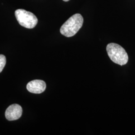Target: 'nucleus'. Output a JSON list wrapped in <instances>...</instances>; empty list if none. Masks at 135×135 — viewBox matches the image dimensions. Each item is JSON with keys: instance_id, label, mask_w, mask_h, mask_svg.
Instances as JSON below:
<instances>
[{"instance_id": "nucleus-4", "label": "nucleus", "mask_w": 135, "mask_h": 135, "mask_svg": "<svg viewBox=\"0 0 135 135\" xmlns=\"http://www.w3.org/2000/svg\"><path fill=\"white\" fill-rule=\"evenodd\" d=\"M23 110L18 104H13L9 107L5 112V117L9 121H14L19 119L22 115Z\"/></svg>"}, {"instance_id": "nucleus-6", "label": "nucleus", "mask_w": 135, "mask_h": 135, "mask_svg": "<svg viewBox=\"0 0 135 135\" xmlns=\"http://www.w3.org/2000/svg\"><path fill=\"white\" fill-rule=\"evenodd\" d=\"M6 64V58L4 55H0V73L1 72Z\"/></svg>"}, {"instance_id": "nucleus-1", "label": "nucleus", "mask_w": 135, "mask_h": 135, "mask_svg": "<svg viewBox=\"0 0 135 135\" xmlns=\"http://www.w3.org/2000/svg\"><path fill=\"white\" fill-rule=\"evenodd\" d=\"M84 19L81 15H74L62 26L60 29V32L62 35L66 37L74 36L81 28Z\"/></svg>"}, {"instance_id": "nucleus-2", "label": "nucleus", "mask_w": 135, "mask_h": 135, "mask_svg": "<svg viewBox=\"0 0 135 135\" xmlns=\"http://www.w3.org/2000/svg\"><path fill=\"white\" fill-rule=\"evenodd\" d=\"M107 52L114 63L121 66L125 65L128 61V55L125 49L115 43L109 44L107 46Z\"/></svg>"}, {"instance_id": "nucleus-7", "label": "nucleus", "mask_w": 135, "mask_h": 135, "mask_svg": "<svg viewBox=\"0 0 135 135\" xmlns=\"http://www.w3.org/2000/svg\"><path fill=\"white\" fill-rule=\"evenodd\" d=\"M64 1H65V2H68V1H70V0H63Z\"/></svg>"}, {"instance_id": "nucleus-3", "label": "nucleus", "mask_w": 135, "mask_h": 135, "mask_svg": "<svg viewBox=\"0 0 135 135\" xmlns=\"http://www.w3.org/2000/svg\"><path fill=\"white\" fill-rule=\"evenodd\" d=\"M19 24L28 29H33L38 23V19L35 15L24 9H18L15 12Z\"/></svg>"}, {"instance_id": "nucleus-5", "label": "nucleus", "mask_w": 135, "mask_h": 135, "mask_svg": "<svg viewBox=\"0 0 135 135\" xmlns=\"http://www.w3.org/2000/svg\"><path fill=\"white\" fill-rule=\"evenodd\" d=\"M46 88L45 82L40 80H35L30 81L27 85L29 92L33 94H41L45 91Z\"/></svg>"}]
</instances>
